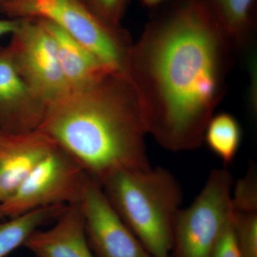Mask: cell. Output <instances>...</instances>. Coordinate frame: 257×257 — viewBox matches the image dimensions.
<instances>
[{
  "instance_id": "obj_2",
  "label": "cell",
  "mask_w": 257,
  "mask_h": 257,
  "mask_svg": "<svg viewBox=\"0 0 257 257\" xmlns=\"http://www.w3.org/2000/svg\"><path fill=\"white\" fill-rule=\"evenodd\" d=\"M38 130L101 185L118 171L152 167L143 114L124 72H111L51 104Z\"/></svg>"
},
{
  "instance_id": "obj_8",
  "label": "cell",
  "mask_w": 257,
  "mask_h": 257,
  "mask_svg": "<svg viewBox=\"0 0 257 257\" xmlns=\"http://www.w3.org/2000/svg\"><path fill=\"white\" fill-rule=\"evenodd\" d=\"M79 204L95 257H152L118 215L101 184L87 175Z\"/></svg>"
},
{
  "instance_id": "obj_14",
  "label": "cell",
  "mask_w": 257,
  "mask_h": 257,
  "mask_svg": "<svg viewBox=\"0 0 257 257\" xmlns=\"http://www.w3.org/2000/svg\"><path fill=\"white\" fill-rule=\"evenodd\" d=\"M234 50L250 42L251 12L254 0H208Z\"/></svg>"
},
{
  "instance_id": "obj_18",
  "label": "cell",
  "mask_w": 257,
  "mask_h": 257,
  "mask_svg": "<svg viewBox=\"0 0 257 257\" xmlns=\"http://www.w3.org/2000/svg\"><path fill=\"white\" fill-rule=\"evenodd\" d=\"M128 0H87L86 3L99 18L116 28L121 27L120 22L127 5Z\"/></svg>"
},
{
  "instance_id": "obj_4",
  "label": "cell",
  "mask_w": 257,
  "mask_h": 257,
  "mask_svg": "<svg viewBox=\"0 0 257 257\" xmlns=\"http://www.w3.org/2000/svg\"><path fill=\"white\" fill-rule=\"evenodd\" d=\"M0 13L9 18L48 20L82 44L106 65L124 72L133 45L127 32L99 18L83 0H12Z\"/></svg>"
},
{
  "instance_id": "obj_1",
  "label": "cell",
  "mask_w": 257,
  "mask_h": 257,
  "mask_svg": "<svg viewBox=\"0 0 257 257\" xmlns=\"http://www.w3.org/2000/svg\"><path fill=\"white\" fill-rule=\"evenodd\" d=\"M234 48L208 0H186L133 43L124 73L147 134L166 150H192L224 97Z\"/></svg>"
},
{
  "instance_id": "obj_7",
  "label": "cell",
  "mask_w": 257,
  "mask_h": 257,
  "mask_svg": "<svg viewBox=\"0 0 257 257\" xmlns=\"http://www.w3.org/2000/svg\"><path fill=\"white\" fill-rule=\"evenodd\" d=\"M8 45L19 74L48 107L66 97L69 88L61 69L55 40L37 18H23Z\"/></svg>"
},
{
  "instance_id": "obj_13",
  "label": "cell",
  "mask_w": 257,
  "mask_h": 257,
  "mask_svg": "<svg viewBox=\"0 0 257 257\" xmlns=\"http://www.w3.org/2000/svg\"><path fill=\"white\" fill-rule=\"evenodd\" d=\"M66 207V205H55L40 208L0 223V257H6L24 246L32 233L57 219Z\"/></svg>"
},
{
  "instance_id": "obj_17",
  "label": "cell",
  "mask_w": 257,
  "mask_h": 257,
  "mask_svg": "<svg viewBox=\"0 0 257 257\" xmlns=\"http://www.w3.org/2000/svg\"><path fill=\"white\" fill-rule=\"evenodd\" d=\"M232 191V208L241 211H257V177L254 167L239 179Z\"/></svg>"
},
{
  "instance_id": "obj_20",
  "label": "cell",
  "mask_w": 257,
  "mask_h": 257,
  "mask_svg": "<svg viewBox=\"0 0 257 257\" xmlns=\"http://www.w3.org/2000/svg\"><path fill=\"white\" fill-rule=\"evenodd\" d=\"M21 22L22 19H0V38L5 35H13L20 27Z\"/></svg>"
},
{
  "instance_id": "obj_22",
  "label": "cell",
  "mask_w": 257,
  "mask_h": 257,
  "mask_svg": "<svg viewBox=\"0 0 257 257\" xmlns=\"http://www.w3.org/2000/svg\"><path fill=\"white\" fill-rule=\"evenodd\" d=\"M10 1H12V0H0V12H1L3 7H4L5 5L8 4V3H10Z\"/></svg>"
},
{
  "instance_id": "obj_16",
  "label": "cell",
  "mask_w": 257,
  "mask_h": 257,
  "mask_svg": "<svg viewBox=\"0 0 257 257\" xmlns=\"http://www.w3.org/2000/svg\"><path fill=\"white\" fill-rule=\"evenodd\" d=\"M232 224L241 257H257V211L233 209Z\"/></svg>"
},
{
  "instance_id": "obj_24",
  "label": "cell",
  "mask_w": 257,
  "mask_h": 257,
  "mask_svg": "<svg viewBox=\"0 0 257 257\" xmlns=\"http://www.w3.org/2000/svg\"><path fill=\"white\" fill-rule=\"evenodd\" d=\"M83 1H84L86 3V1H87V0H83Z\"/></svg>"
},
{
  "instance_id": "obj_10",
  "label": "cell",
  "mask_w": 257,
  "mask_h": 257,
  "mask_svg": "<svg viewBox=\"0 0 257 257\" xmlns=\"http://www.w3.org/2000/svg\"><path fill=\"white\" fill-rule=\"evenodd\" d=\"M57 147L55 142L40 130L24 133L0 130V203L13 195Z\"/></svg>"
},
{
  "instance_id": "obj_6",
  "label": "cell",
  "mask_w": 257,
  "mask_h": 257,
  "mask_svg": "<svg viewBox=\"0 0 257 257\" xmlns=\"http://www.w3.org/2000/svg\"><path fill=\"white\" fill-rule=\"evenodd\" d=\"M86 177L82 167L57 145L14 194L0 203L3 217L13 218L50 206L78 204Z\"/></svg>"
},
{
  "instance_id": "obj_12",
  "label": "cell",
  "mask_w": 257,
  "mask_h": 257,
  "mask_svg": "<svg viewBox=\"0 0 257 257\" xmlns=\"http://www.w3.org/2000/svg\"><path fill=\"white\" fill-rule=\"evenodd\" d=\"M39 20L55 40L61 69L70 92L87 89L111 72H117L55 24Z\"/></svg>"
},
{
  "instance_id": "obj_21",
  "label": "cell",
  "mask_w": 257,
  "mask_h": 257,
  "mask_svg": "<svg viewBox=\"0 0 257 257\" xmlns=\"http://www.w3.org/2000/svg\"><path fill=\"white\" fill-rule=\"evenodd\" d=\"M141 1L145 6L149 7V8H153V7L160 5L161 3L165 1V0H141Z\"/></svg>"
},
{
  "instance_id": "obj_15",
  "label": "cell",
  "mask_w": 257,
  "mask_h": 257,
  "mask_svg": "<svg viewBox=\"0 0 257 257\" xmlns=\"http://www.w3.org/2000/svg\"><path fill=\"white\" fill-rule=\"evenodd\" d=\"M241 139L239 121L233 115L223 112L211 117L206 127L204 142L225 165H229L236 158Z\"/></svg>"
},
{
  "instance_id": "obj_19",
  "label": "cell",
  "mask_w": 257,
  "mask_h": 257,
  "mask_svg": "<svg viewBox=\"0 0 257 257\" xmlns=\"http://www.w3.org/2000/svg\"><path fill=\"white\" fill-rule=\"evenodd\" d=\"M210 257H241L235 239L232 215L216 241Z\"/></svg>"
},
{
  "instance_id": "obj_3",
  "label": "cell",
  "mask_w": 257,
  "mask_h": 257,
  "mask_svg": "<svg viewBox=\"0 0 257 257\" xmlns=\"http://www.w3.org/2000/svg\"><path fill=\"white\" fill-rule=\"evenodd\" d=\"M124 224L152 257H170L182 187L164 167L118 171L101 184Z\"/></svg>"
},
{
  "instance_id": "obj_11",
  "label": "cell",
  "mask_w": 257,
  "mask_h": 257,
  "mask_svg": "<svg viewBox=\"0 0 257 257\" xmlns=\"http://www.w3.org/2000/svg\"><path fill=\"white\" fill-rule=\"evenodd\" d=\"M47 230L37 229L24 243L37 257H95L84 229L79 203L68 205Z\"/></svg>"
},
{
  "instance_id": "obj_9",
  "label": "cell",
  "mask_w": 257,
  "mask_h": 257,
  "mask_svg": "<svg viewBox=\"0 0 257 257\" xmlns=\"http://www.w3.org/2000/svg\"><path fill=\"white\" fill-rule=\"evenodd\" d=\"M47 109L19 74L8 46L0 47V130L24 133L38 130Z\"/></svg>"
},
{
  "instance_id": "obj_5",
  "label": "cell",
  "mask_w": 257,
  "mask_h": 257,
  "mask_svg": "<svg viewBox=\"0 0 257 257\" xmlns=\"http://www.w3.org/2000/svg\"><path fill=\"white\" fill-rule=\"evenodd\" d=\"M233 187L229 171H211L194 202L176 216L170 257H210L232 215Z\"/></svg>"
},
{
  "instance_id": "obj_23",
  "label": "cell",
  "mask_w": 257,
  "mask_h": 257,
  "mask_svg": "<svg viewBox=\"0 0 257 257\" xmlns=\"http://www.w3.org/2000/svg\"><path fill=\"white\" fill-rule=\"evenodd\" d=\"M3 218V214H2L1 210H0V219Z\"/></svg>"
}]
</instances>
